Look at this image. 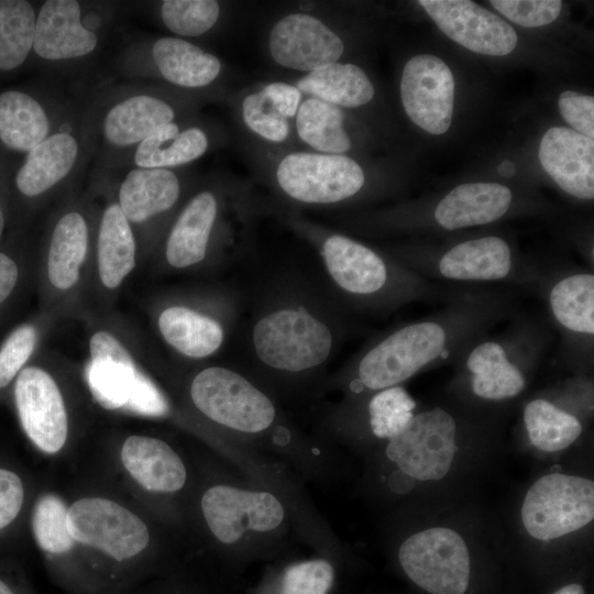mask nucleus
<instances>
[{
  "instance_id": "obj_1",
  "label": "nucleus",
  "mask_w": 594,
  "mask_h": 594,
  "mask_svg": "<svg viewBox=\"0 0 594 594\" xmlns=\"http://www.w3.org/2000/svg\"><path fill=\"white\" fill-rule=\"evenodd\" d=\"M519 289L463 286L436 311L376 336L349 359L331 384L351 396L402 385L418 373L457 360L475 339L519 309Z\"/></svg>"
},
{
  "instance_id": "obj_2",
  "label": "nucleus",
  "mask_w": 594,
  "mask_h": 594,
  "mask_svg": "<svg viewBox=\"0 0 594 594\" xmlns=\"http://www.w3.org/2000/svg\"><path fill=\"white\" fill-rule=\"evenodd\" d=\"M66 496L67 529L90 594H131L175 566L165 537L169 527L113 487L87 476Z\"/></svg>"
},
{
  "instance_id": "obj_3",
  "label": "nucleus",
  "mask_w": 594,
  "mask_h": 594,
  "mask_svg": "<svg viewBox=\"0 0 594 594\" xmlns=\"http://www.w3.org/2000/svg\"><path fill=\"white\" fill-rule=\"evenodd\" d=\"M349 314L327 284L278 277L260 294L242 331L248 360L267 378H309L340 350L350 331Z\"/></svg>"
},
{
  "instance_id": "obj_4",
  "label": "nucleus",
  "mask_w": 594,
  "mask_h": 594,
  "mask_svg": "<svg viewBox=\"0 0 594 594\" xmlns=\"http://www.w3.org/2000/svg\"><path fill=\"white\" fill-rule=\"evenodd\" d=\"M252 182L216 176L199 180L168 226L153 260L160 274H207L238 261L258 216L272 213Z\"/></svg>"
},
{
  "instance_id": "obj_5",
  "label": "nucleus",
  "mask_w": 594,
  "mask_h": 594,
  "mask_svg": "<svg viewBox=\"0 0 594 594\" xmlns=\"http://www.w3.org/2000/svg\"><path fill=\"white\" fill-rule=\"evenodd\" d=\"M283 223L316 251L326 284L349 312L387 315L417 302L443 304L463 286L425 279L387 251L330 229L294 210H275Z\"/></svg>"
},
{
  "instance_id": "obj_6",
  "label": "nucleus",
  "mask_w": 594,
  "mask_h": 594,
  "mask_svg": "<svg viewBox=\"0 0 594 594\" xmlns=\"http://www.w3.org/2000/svg\"><path fill=\"white\" fill-rule=\"evenodd\" d=\"M87 355L80 375L92 406L125 416L174 419L188 427L172 395L169 369L112 310L87 312Z\"/></svg>"
},
{
  "instance_id": "obj_7",
  "label": "nucleus",
  "mask_w": 594,
  "mask_h": 594,
  "mask_svg": "<svg viewBox=\"0 0 594 594\" xmlns=\"http://www.w3.org/2000/svg\"><path fill=\"white\" fill-rule=\"evenodd\" d=\"M92 472L167 527L187 519L193 495L189 465L179 449L155 433L116 430L99 440Z\"/></svg>"
},
{
  "instance_id": "obj_8",
  "label": "nucleus",
  "mask_w": 594,
  "mask_h": 594,
  "mask_svg": "<svg viewBox=\"0 0 594 594\" xmlns=\"http://www.w3.org/2000/svg\"><path fill=\"white\" fill-rule=\"evenodd\" d=\"M173 397L195 431L270 438L289 442L294 429L274 398L245 371L218 363H201L172 374Z\"/></svg>"
},
{
  "instance_id": "obj_9",
  "label": "nucleus",
  "mask_w": 594,
  "mask_h": 594,
  "mask_svg": "<svg viewBox=\"0 0 594 594\" xmlns=\"http://www.w3.org/2000/svg\"><path fill=\"white\" fill-rule=\"evenodd\" d=\"M20 427L47 460L72 455L86 438L92 406L80 370L47 350L29 363L11 387Z\"/></svg>"
},
{
  "instance_id": "obj_10",
  "label": "nucleus",
  "mask_w": 594,
  "mask_h": 594,
  "mask_svg": "<svg viewBox=\"0 0 594 594\" xmlns=\"http://www.w3.org/2000/svg\"><path fill=\"white\" fill-rule=\"evenodd\" d=\"M98 195L72 189L47 219L36 262L41 311L58 320L81 318L88 289L98 219Z\"/></svg>"
},
{
  "instance_id": "obj_11",
  "label": "nucleus",
  "mask_w": 594,
  "mask_h": 594,
  "mask_svg": "<svg viewBox=\"0 0 594 594\" xmlns=\"http://www.w3.org/2000/svg\"><path fill=\"white\" fill-rule=\"evenodd\" d=\"M207 100L134 81L101 89L84 107L99 172L125 167L135 147L158 128L199 112Z\"/></svg>"
},
{
  "instance_id": "obj_12",
  "label": "nucleus",
  "mask_w": 594,
  "mask_h": 594,
  "mask_svg": "<svg viewBox=\"0 0 594 594\" xmlns=\"http://www.w3.org/2000/svg\"><path fill=\"white\" fill-rule=\"evenodd\" d=\"M261 183L271 191L274 210H328L360 199L367 176L351 155L318 153L296 147H249Z\"/></svg>"
},
{
  "instance_id": "obj_13",
  "label": "nucleus",
  "mask_w": 594,
  "mask_h": 594,
  "mask_svg": "<svg viewBox=\"0 0 594 594\" xmlns=\"http://www.w3.org/2000/svg\"><path fill=\"white\" fill-rule=\"evenodd\" d=\"M493 331V330H492ZM553 342L547 319L517 312L502 332L473 340L457 358V377L481 400L518 397Z\"/></svg>"
},
{
  "instance_id": "obj_14",
  "label": "nucleus",
  "mask_w": 594,
  "mask_h": 594,
  "mask_svg": "<svg viewBox=\"0 0 594 594\" xmlns=\"http://www.w3.org/2000/svg\"><path fill=\"white\" fill-rule=\"evenodd\" d=\"M241 296L227 285L167 289L150 305L161 341L179 359L204 363L219 354L234 333Z\"/></svg>"
},
{
  "instance_id": "obj_15",
  "label": "nucleus",
  "mask_w": 594,
  "mask_h": 594,
  "mask_svg": "<svg viewBox=\"0 0 594 594\" xmlns=\"http://www.w3.org/2000/svg\"><path fill=\"white\" fill-rule=\"evenodd\" d=\"M418 276L452 286L535 290L543 268L524 261L501 235L474 237L439 249L387 251Z\"/></svg>"
},
{
  "instance_id": "obj_16",
  "label": "nucleus",
  "mask_w": 594,
  "mask_h": 594,
  "mask_svg": "<svg viewBox=\"0 0 594 594\" xmlns=\"http://www.w3.org/2000/svg\"><path fill=\"white\" fill-rule=\"evenodd\" d=\"M128 78L215 101L224 98L227 66L193 41L165 35L132 43L119 56Z\"/></svg>"
},
{
  "instance_id": "obj_17",
  "label": "nucleus",
  "mask_w": 594,
  "mask_h": 594,
  "mask_svg": "<svg viewBox=\"0 0 594 594\" xmlns=\"http://www.w3.org/2000/svg\"><path fill=\"white\" fill-rule=\"evenodd\" d=\"M92 185L99 209L86 314L110 311L133 273L143 266L135 233L117 201L116 183L99 172Z\"/></svg>"
},
{
  "instance_id": "obj_18",
  "label": "nucleus",
  "mask_w": 594,
  "mask_h": 594,
  "mask_svg": "<svg viewBox=\"0 0 594 594\" xmlns=\"http://www.w3.org/2000/svg\"><path fill=\"white\" fill-rule=\"evenodd\" d=\"M94 156L84 108L73 107L61 127L26 153L15 174L19 195L35 206L61 199Z\"/></svg>"
},
{
  "instance_id": "obj_19",
  "label": "nucleus",
  "mask_w": 594,
  "mask_h": 594,
  "mask_svg": "<svg viewBox=\"0 0 594 594\" xmlns=\"http://www.w3.org/2000/svg\"><path fill=\"white\" fill-rule=\"evenodd\" d=\"M199 180L184 168H130L116 183L120 209L139 242L142 265L154 254L174 217Z\"/></svg>"
},
{
  "instance_id": "obj_20",
  "label": "nucleus",
  "mask_w": 594,
  "mask_h": 594,
  "mask_svg": "<svg viewBox=\"0 0 594 594\" xmlns=\"http://www.w3.org/2000/svg\"><path fill=\"white\" fill-rule=\"evenodd\" d=\"M535 290L560 337L559 360L579 371L587 369L594 353L593 268H543Z\"/></svg>"
},
{
  "instance_id": "obj_21",
  "label": "nucleus",
  "mask_w": 594,
  "mask_h": 594,
  "mask_svg": "<svg viewBox=\"0 0 594 594\" xmlns=\"http://www.w3.org/2000/svg\"><path fill=\"white\" fill-rule=\"evenodd\" d=\"M191 512L204 534L221 547H233L249 534L272 532L286 516L273 493L224 483L206 484L193 492L187 516Z\"/></svg>"
},
{
  "instance_id": "obj_22",
  "label": "nucleus",
  "mask_w": 594,
  "mask_h": 594,
  "mask_svg": "<svg viewBox=\"0 0 594 594\" xmlns=\"http://www.w3.org/2000/svg\"><path fill=\"white\" fill-rule=\"evenodd\" d=\"M110 4L46 0L37 13L33 53L48 65H69L94 56L110 28Z\"/></svg>"
},
{
  "instance_id": "obj_23",
  "label": "nucleus",
  "mask_w": 594,
  "mask_h": 594,
  "mask_svg": "<svg viewBox=\"0 0 594 594\" xmlns=\"http://www.w3.org/2000/svg\"><path fill=\"white\" fill-rule=\"evenodd\" d=\"M397 559L405 576L425 594H469L472 590L468 546L450 528L414 534L399 547Z\"/></svg>"
},
{
  "instance_id": "obj_24",
  "label": "nucleus",
  "mask_w": 594,
  "mask_h": 594,
  "mask_svg": "<svg viewBox=\"0 0 594 594\" xmlns=\"http://www.w3.org/2000/svg\"><path fill=\"white\" fill-rule=\"evenodd\" d=\"M266 53L279 67L301 75L341 62L344 40L326 12L306 7L288 10L271 23Z\"/></svg>"
},
{
  "instance_id": "obj_25",
  "label": "nucleus",
  "mask_w": 594,
  "mask_h": 594,
  "mask_svg": "<svg viewBox=\"0 0 594 594\" xmlns=\"http://www.w3.org/2000/svg\"><path fill=\"white\" fill-rule=\"evenodd\" d=\"M593 517V481L563 473H551L536 481L521 506L524 527L538 540H551L576 531Z\"/></svg>"
},
{
  "instance_id": "obj_26",
  "label": "nucleus",
  "mask_w": 594,
  "mask_h": 594,
  "mask_svg": "<svg viewBox=\"0 0 594 594\" xmlns=\"http://www.w3.org/2000/svg\"><path fill=\"white\" fill-rule=\"evenodd\" d=\"M67 496L56 488L38 487L28 525L52 581L66 594H90L86 568L66 524Z\"/></svg>"
},
{
  "instance_id": "obj_27",
  "label": "nucleus",
  "mask_w": 594,
  "mask_h": 594,
  "mask_svg": "<svg viewBox=\"0 0 594 594\" xmlns=\"http://www.w3.org/2000/svg\"><path fill=\"white\" fill-rule=\"evenodd\" d=\"M458 430L457 417L443 407L415 413L405 429L387 441L385 453L405 474L439 481L453 462Z\"/></svg>"
},
{
  "instance_id": "obj_28",
  "label": "nucleus",
  "mask_w": 594,
  "mask_h": 594,
  "mask_svg": "<svg viewBox=\"0 0 594 594\" xmlns=\"http://www.w3.org/2000/svg\"><path fill=\"white\" fill-rule=\"evenodd\" d=\"M228 142V131L220 122L196 112L155 130L135 147L125 166L184 168Z\"/></svg>"
},
{
  "instance_id": "obj_29",
  "label": "nucleus",
  "mask_w": 594,
  "mask_h": 594,
  "mask_svg": "<svg viewBox=\"0 0 594 594\" xmlns=\"http://www.w3.org/2000/svg\"><path fill=\"white\" fill-rule=\"evenodd\" d=\"M454 89V77L440 57L416 55L403 68L400 98L404 110L428 133L440 135L450 128Z\"/></svg>"
},
{
  "instance_id": "obj_30",
  "label": "nucleus",
  "mask_w": 594,
  "mask_h": 594,
  "mask_svg": "<svg viewBox=\"0 0 594 594\" xmlns=\"http://www.w3.org/2000/svg\"><path fill=\"white\" fill-rule=\"evenodd\" d=\"M438 28L463 47L483 55L504 56L517 45L513 26L469 0H420Z\"/></svg>"
},
{
  "instance_id": "obj_31",
  "label": "nucleus",
  "mask_w": 594,
  "mask_h": 594,
  "mask_svg": "<svg viewBox=\"0 0 594 594\" xmlns=\"http://www.w3.org/2000/svg\"><path fill=\"white\" fill-rule=\"evenodd\" d=\"M74 106L48 95L22 90L0 94V141L10 150L29 153L54 133Z\"/></svg>"
},
{
  "instance_id": "obj_32",
  "label": "nucleus",
  "mask_w": 594,
  "mask_h": 594,
  "mask_svg": "<svg viewBox=\"0 0 594 594\" xmlns=\"http://www.w3.org/2000/svg\"><path fill=\"white\" fill-rule=\"evenodd\" d=\"M546 173L570 196L594 198V142L564 127L550 128L538 151Z\"/></svg>"
},
{
  "instance_id": "obj_33",
  "label": "nucleus",
  "mask_w": 594,
  "mask_h": 594,
  "mask_svg": "<svg viewBox=\"0 0 594 594\" xmlns=\"http://www.w3.org/2000/svg\"><path fill=\"white\" fill-rule=\"evenodd\" d=\"M514 195L498 183L461 184L435 205L430 220L442 230L455 231L494 223L509 213Z\"/></svg>"
},
{
  "instance_id": "obj_34",
  "label": "nucleus",
  "mask_w": 594,
  "mask_h": 594,
  "mask_svg": "<svg viewBox=\"0 0 594 594\" xmlns=\"http://www.w3.org/2000/svg\"><path fill=\"white\" fill-rule=\"evenodd\" d=\"M227 98L235 122L248 139L249 147L265 150L299 147L294 121L282 114L261 82L248 86Z\"/></svg>"
},
{
  "instance_id": "obj_35",
  "label": "nucleus",
  "mask_w": 594,
  "mask_h": 594,
  "mask_svg": "<svg viewBox=\"0 0 594 594\" xmlns=\"http://www.w3.org/2000/svg\"><path fill=\"white\" fill-rule=\"evenodd\" d=\"M416 400L402 385L352 396L334 415L336 420L364 421L377 439L389 441L399 435L415 415Z\"/></svg>"
},
{
  "instance_id": "obj_36",
  "label": "nucleus",
  "mask_w": 594,
  "mask_h": 594,
  "mask_svg": "<svg viewBox=\"0 0 594 594\" xmlns=\"http://www.w3.org/2000/svg\"><path fill=\"white\" fill-rule=\"evenodd\" d=\"M346 110L304 96L294 120L296 141L301 148L324 154L349 155L354 146Z\"/></svg>"
},
{
  "instance_id": "obj_37",
  "label": "nucleus",
  "mask_w": 594,
  "mask_h": 594,
  "mask_svg": "<svg viewBox=\"0 0 594 594\" xmlns=\"http://www.w3.org/2000/svg\"><path fill=\"white\" fill-rule=\"evenodd\" d=\"M304 96L314 97L344 110L369 105L375 88L359 65L338 62L292 80Z\"/></svg>"
},
{
  "instance_id": "obj_38",
  "label": "nucleus",
  "mask_w": 594,
  "mask_h": 594,
  "mask_svg": "<svg viewBox=\"0 0 594 594\" xmlns=\"http://www.w3.org/2000/svg\"><path fill=\"white\" fill-rule=\"evenodd\" d=\"M522 421L530 443L546 452L564 450L583 431L576 415L543 397L530 399L525 405Z\"/></svg>"
},
{
  "instance_id": "obj_39",
  "label": "nucleus",
  "mask_w": 594,
  "mask_h": 594,
  "mask_svg": "<svg viewBox=\"0 0 594 594\" xmlns=\"http://www.w3.org/2000/svg\"><path fill=\"white\" fill-rule=\"evenodd\" d=\"M155 4L164 29L188 41L210 35L227 18V4L217 0H163Z\"/></svg>"
},
{
  "instance_id": "obj_40",
  "label": "nucleus",
  "mask_w": 594,
  "mask_h": 594,
  "mask_svg": "<svg viewBox=\"0 0 594 594\" xmlns=\"http://www.w3.org/2000/svg\"><path fill=\"white\" fill-rule=\"evenodd\" d=\"M36 11L25 0H0V70L15 69L33 51Z\"/></svg>"
},
{
  "instance_id": "obj_41",
  "label": "nucleus",
  "mask_w": 594,
  "mask_h": 594,
  "mask_svg": "<svg viewBox=\"0 0 594 594\" xmlns=\"http://www.w3.org/2000/svg\"><path fill=\"white\" fill-rule=\"evenodd\" d=\"M57 319L40 312L14 328L0 345V393L11 388L20 372L38 353L41 343Z\"/></svg>"
},
{
  "instance_id": "obj_42",
  "label": "nucleus",
  "mask_w": 594,
  "mask_h": 594,
  "mask_svg": "<svg viewBox=\"0 0 594 594\" xmlns=\"http://www.w3.org/2000/svg\"><path fill=\"white\" fill-rule=\"evenodd\" d=\"M336 568L324 558L296 561L267 575L253 594H331Z\"/></svg>"
},
{
  "instance_id": "obj_43",
  "label": "nucleus",
  "mask_w": 594,
  "mask_h": 594,
  "mask_svg": "<svg viewBox=\"0 0 594 594\" xmlns=\"http://www.w3.org/2000/svg\"><path fill=\"white\" fill-rule=\"evenodd\" d=\"M37 490L22 470L0 462V539L28 519Z\"/></svg>"
},
{
  "instance_id": "obj_44",
  "label": "nucleus",
  "mask_w": 594,
  "mask_h": 594,
  "mask_svg": "<svg viewBox=\"0 0 594 594\" xmlns=\"http://www.w3.org/2000/svg\"><path fill=\"white\" fill-rule=\"evenodd\" d=\"M491 4L512 22L525 28L550 24L560 14V0H493Z\"/></svg>"
},
{
  "instance_id": "obj_45",
  "label": "nucleus",
  "mask_w": 594,
  "mask_h": 594,
  "mask_svg": "<svg viewBox=\"0 0 594 594\" xmlns=\"http://www.w3.org/2000/svg\"><path fill=\"white\" fill-rule=\"evenodd\" d=\"M562 118L574 129L593 140L594 138V98L576 91H563L558 100Z\"/></svg>"
},
{
  "instance_id": "obj_46",
  "label": "nucleus",
  "mask_w": 594,
  "mask_h": 594,
  "mask_svg": "<svg viewBox=\"0 0 594 594\" xmlns=\"http://www.w3.org/2000/svg\"><path fill=\"white\" fill-rule=\"evenodd\" d=\"M131 594H209L202 583L176 565L136 587Z\"/></svg>"
},
{
  "instance_id": "obj_47",
  "label": "nucleus",
  "mask_w": 594,
  "mask_h": 594,
  "mask_svg": "<svg viewBox=\"0 0 594 594\" xmlns=\"http://www.w3.org/2000/svg\"><path fill=\"white\" fill-rule=\"evenodd\" d=\"M261 85L282 114L294 121L304 99L301 91L288 80L262 81Z\"/></svg>"
},
{
  "instance_id": "obj_48",
  "label": "nucleus",
  "mask_w": 594,
  "mask_h": 594,
  "mask_svg": "<svg viewBox=\"0 0 594 594\" xmlns=\"http://www.w3.org/2000/svg\"><path fill=\"white\" fill-rule=\"evenodd\" d=\"M23 270L22 263L12 254L0 251V308L20 287Z\"/></svg>"
},
{
  "instance_id": "obj_49",
  "label": "nucleus",
  "mask_w": 594,
  "mask_h": 594,
  "mask_svg": "<svg viewBox=\"0 0 594 594\" xmlns=\"http://www.w3.org/2000/svg\"><path fill=\"white\" fill-rule=\"evenodd\" d=\"M0 594H36L22 569L0 558Z\"/></svg>"
},
{
  "instance_id": "obj_50",
  "label": "nucleus",
  "mask_w": 594,
  "mask_h": 594,
  "mask_svg": "<svg viewBox=\"0 0 594 594\" xmlns=\"http://www.w3.org/2000/svg\"><path fill=\"white\" fill-rule=\"evenodd\" d=\"M550 594H586V591L582 583L569 582L559 586Z\"/></svg>"
},
{
  "instance_id": "obj_51",
  "label": "nucleus",
  "mask_w": 594,
  "mask_h": 594,
  "mask_svg": "<svg viewBox=\"0 0 594 594\" xmlns=\"http://www.w3.org/2000/svg\"><path fill=\"white\" fill-rule=\"evenodd\" d=\"M516 173L515 165L509 161H504L498 166V174L505 178L514 176Z\"/></svg>"
},
{
  "instance_id": "obj_52",
  "label": "nucleus",
  "mask_w": 594,
  "mask_h": 594,
  "mask_svg": "<svg viewBox=\"0 0 594 594\" xmlns=\"http://www.w3.org/2000/svg\"><path fill=\"white\" fill-rule=\"evenodd\" d=\"M4 228H6V215L3 211V207L0 202V239L3 234Z\"/></svg>"
}]
</instances>
